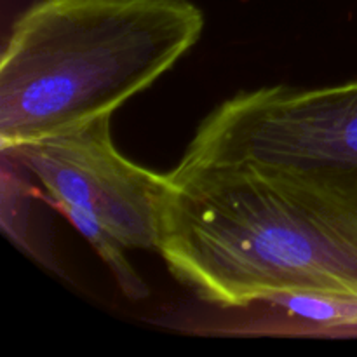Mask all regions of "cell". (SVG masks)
Listing matches in <instances>:
<instances>
[{"label": "cell", "instance_id": "1", "mask_svg": "<svg viewBox=\"0 0 357 357\" xmlns=\"http://www.w3.org/2000/svg\"><path fill=\"white\" fill-rule=\"evenodd\" d=\"M159 253L222 310L278 293L357 298V220L243 166L167 173Z\"/></svg>", "mask_w": 357, "mask_h": 357}, {"label": "cell", "instance_id": "2", "mask_svg": "<svg viewBox=\"0 0 357 357\" xmlns=\"http://www.w3.org/2000/svg\"><path fill=\"white\" fill-rule=\"evenodd\" d=\"M204 31L190 0H38L0 59V150L114 115L169 72Z\"/></svg>", "mask_w": 357, "mask_h": 357}, {"label": "cell", "instance_id": "3", "mask_svg": "<svg viewBox=\"0 0 357 357\" xmlns=\"http://www.w3.org/2000/svg\"><path fill=\"white\" fill-rule=\"evenodd\" d=\"M199 152L357 220V80L241 91L201 122Z\"/></svg>", "mask_w": 357, "mask_h": 357}, {"label": "cell", "instance_id": "4", "mask_svg": "<svg viewBox=\"0 0 357 357\" xmlns=\"http://www.w3.org/2000/svg\"><path fill=\"white\" fill-rule=\"evenodd\" d=\"M0 152L40 181L54 208L75 209L126 250L159 251L167 173L146 169L119 152L112 139V115Z\"/></svg>", "mask_w": 357, "mask_h": 357}, {"label": "cell", "instance_id": "5", "mask_svg": "<svg viewBox=\"0 0 357 357\" xmlns=\"http://www.w3.org/2000/svg\"><path fill=\"white\" fill-rule=\"evenodd\" d=\"M239 310L244 316L232 317L216 333L239 337H357L356 296L278 293L239 307Z\"/></svg>", "mask_w": 357, "mask_h": 357}, {"label": "cell", "instance_id": "6", "mask_svg": "<svg viewBox=\"0 0 357 357\" xmlns=\"http://www.w3.org/2000/svg\"><path fill=\"white\" fill-rule=\"evenodd\" d=\"M59 211L79 230L80 236L91 244V248L96 251L98 257L107 264V267L114 274L121 291L129 300H132V302H142V300H145L150 295L149 284L143 281L142 275H138V272L135 271V267L129 264L128 257H126V251L128 250L110 232H107L98 223L91 222L89 218L80 215L75 209L59 208Z\"/></svg>", "mask_w": 357, "mask_h": 357}]
</instances>
